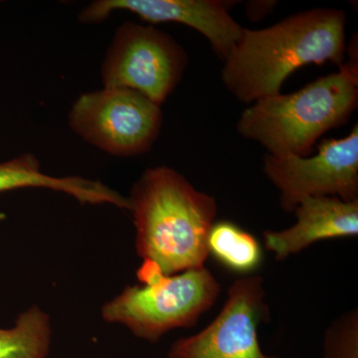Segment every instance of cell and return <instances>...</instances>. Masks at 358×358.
I'll return each mask as SVG.
<instances>
[{"label": "cell", "instance_id": "6da1fadb", "mask_svg": "<svg viewBox=\"0 0 358 358\" xmlns=\"http://www.w3.org/2000/svg\"><path fill=\"white\" fill-rule=\"evenodd\" d=\"M346 14L315 8L293 14L270 27L244 28L223 61L224 86L240 102L253 103L280 93L303 66L345 62Z\"/></svg>", "mask_w": 358, "mask_h": 358}, {"label": "cell", "instance_id": "7a4b0ae2", "mask_svg": "<svg viewBox=\"0 0 358 358\" xmlns=\"http://www.w3.org/2000/svg\"><path fill=\"white\" fill-rule=\"evenodd\" d=\"M128 199L136 252L143 261L164 275L204 267L218 211L213 196L171 167L157 166L141 174Z\"/></svg>", "mask_w": 358, "mask_h": 358}, {"label": "cell", "instance_id": "3957f363", "mask_svg": "<svg viewBox=\"0 0 358 358\" xmlns=\"http://www.w3.org/2000/svg\"><path fill=\"white\" fill-rule=\"evenodd\" d=\"M358 103L357 63L320 77L292 94L266 96L245 109L238 134L274 157H308L329 129L348 122Z\"/></svg>", "mask_w": 358, "mask_h": 358}, {"label": "cell", "instance_id": "277c9868", "mask_svg": "<svg viewBox=\"0 0 358 358\" xmlns=\"http://www.w3.org/2000/svg\"><path fill=\"white\" fill-rule=\"evenodd\" d=\"M141 285L126 287L103 306L102 317L122 324L136 338L155 343L176 329L196 324L217 301L220 282L205 267L164 275L143 262L136 273Z\"/></svg>", "mask_w": 358, "mask_h": 358}, {"label": "cell", "instance_id": "5b68a950", "mask_svg": "<svg viewBox=\"0 0 358 358\" xmlns=\"http://www.w3.org/2000/svg\"><path fill=\"white\" fill-rule=\"evenodd\" d=\"M68 119L87 143L114 157H131L154 147L164 117L160 106L138 92L103 87L82 94Z\"/></svg>", "mask_w": 358, "mask_h": 358}, {"label": "cell", "instance_id": "8992f818", "mask_svg": "<svg viewBox=\"0 0 358 358\" xmlns=\"http://www.w3.org/2000/svg\"><path fill=\"white\" fill-rule=\"evenodd\" d=\"M185 49L167 33L126 22L115 30L102 65L103 87L133 90L162 107L187 67Z\"/></svg>", "mask_w": 358, "mask_h": 358}, {"label": "cell", "instance_id": "52a82bcc", "mask_svg": "<svg viewBox=\"0 0 358 358\" xmlns=\"http://www.w3.org/2000/svg\"><path fill=\"white\" fill-rule=\"evenodd\" d=\"M263 171L279 190L287 213L310 197L358 201V126L345 138L320 141L313 157L266 155Z\"/></svg>", "mask_w": 358, "mask_h": 358}, {"label": "cell", "instance_id": "ba28073f", "mask_svg": "<svg viewBox=\"0 0 358 358\" xmlns=\"http://www.w3.org/2000/svg\"><path fill=\"white\" fill-rule=\"evenodd\" d=\"M266 296L259 275L236 280L215 319L199 333L174 341L169 358H280L264 352L259 341V327L270 317Z\"/></svg>", "mask_w": 358, "mask_h": 358}, {"label": "cell", "instance_id": "9c48e42d", "mask_svg": "<svg viewBox=\"0 0 358 358\" xmlns=\"http://www.w3.org/2000/svg\"><path fill=\"white\" fill-rule=\"evenodd\" d=\"M230 7L221 0H96L81 11L79 20L98 23L115 11H128L147 22L179 23L203 35L224 61L244 29L230 15Z\"/></svg>", "mask_w": 358, "mask_h": 358}, {"label": "cell", "instance_id": "30bf717a", "mask_svg": "<svg viewBox=\"0 0 358 358\" xmlns=\"http://www.w3.org/2000/svg\"><path fill=\"white\" fill-rule=\"evenodd\" d=\"M294 213L296 221L291 227L263 233L265 248L277 261H285L317 242L357 236L358 201L310 197L303 199Z\"/></svg>", "mask_w": 358, "mask_h": 358}, {"label": "cell", "instance_id": "8fae6325", "mask_svg": "<svg viewBox=\"0 0 358 358\" xmlns=\"http://www.w3.org/2000/svg\"><path fill=\"white\" fill-rule=\"evenodd\" d=\"M22 188H45L66 193L83 205L109 204L129 210L128 199L102 181L80 176H49L42 171L37 157L30 154L0 162V193Z\"/></svg>", "mask_w": 358, "mask_h": 358}, {"label": "cell", "instance_id": "7c38bea8", "mask_svg": "<svg viewBox=\"0 0 358 358\" xmlns=\"http://www.w3.org/2000/svg\"><path fill=\"white\" fill-rule=\"evenodd\" d=\"M207 249L209 256L237 274L249 275L263 260L262 248L255 236L230 221L213 224Z\"/></svg>", "mask_w": 358, "mask_h": 358}, {"label": "cell", "instance_id": "4fadbf2b", "mask_svg": "<svg viewBox=\"0 0 358 358\" xmlns=\"http://www.w3.org/2000/svg\"><path fill=\"white\" fill-rule=\"evenodd\" d=\"M52 343L51 317L32 306L11 329H0V358H47Z\"/></svg>", "mask_w": 358, "mask_h": 358}, {"label": "cell", "instance_id": "5bb4252c", "mask_svg": "<svg viewBox=\"0 0 358 358\" xmlns=\"http://www.w3.org/2000/svg\"><path fill=\"white\" fill-rule=\"evenodd\" d=\"M324 358H358L357 308L334 320L322 343Z\"/></svg>", "mask_w": 358, "mask_h": 358}, {"label": "cell", "instance_id": "9a60e30c", "mask_svg": "<svg viewBox=\"0 0 358 358\" xmlns=\"http://www.w3.org/2000/svg\"><path fill=\"white\" fill-rule=\"evenodd\" d=\"M275 6V1H249L246 6L247 15L252 21H260L272 13Z\"/></svg>", "mask_w": 358, "mask_h": 358}]
</instances>
